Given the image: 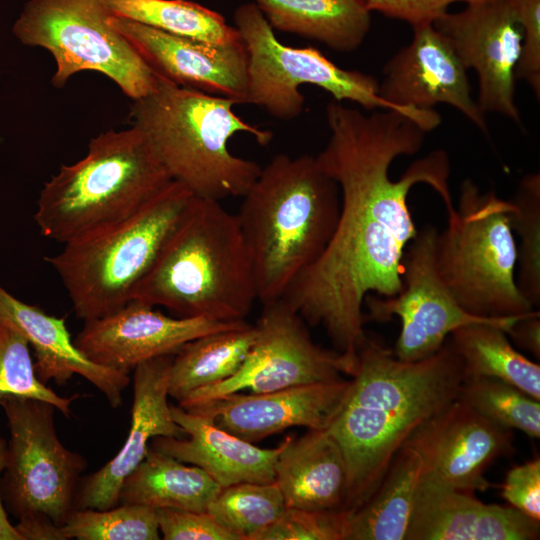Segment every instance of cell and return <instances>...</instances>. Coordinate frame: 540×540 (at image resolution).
<instances>
[{
    "label": "cell",
    "instance_id": "3957f363",
    "mask_svg": "<svg viewBox=\"0 0 540 540\" xmlns=\"http://www.w3.org/2000/svg\"><path fill=\"white\" fill-rule=\"evenodd\" d=\"M236 214L257 300L283 298L322 255L339 218L340 191L316 156L276 154L242 196Z\"/></svg>",
    "mask_w": 540,
    "mask_h": 540
},
{
    "label": "cell",
    "instance_id": "e0dca14e",
    "mask_svg": "<svg viewBox=\"0 0 540 540\" xmlns=\"http://www.w3.org/2000/svg\"><path fill=\"white\" fill-rule=\"evenodd\" d=\"M351 380L288 387L264 393L233 392L182 408L250 443L295 426L327 429L339 412ZM181 407V406H180Z\"/></svg>",
    "mask_w": 540,
    "mask_h": 540
},
{
    "label": "cell",
    "instance_id": "8d00e7d4",
    "mask_svg": "<svg viewBox=\"0 0 540 540\" xmlns=\"http://www.w3.org/2000/svg\"><path fill=\"white\" fill-rule=\"evenodd\" d=\"M523 31L515 79L528 83L540 98V0H511Z\"/></svg>",
    "mask_w": 540,
    "mask_h": 540
},
{
    "label": "cell",
    "instance_id": "cb8c5ba5",
    "mask_svg": "<svg viewBox=\"0 0 540 540\" xmlns=\"http://www.w3.org/2000/svg\"><path fill=\"white\" fill-rule=\"evenodd\" d=\"M275 462V482L285 504L309 511H342L347 494L343 453L326 429L288 436Z\"/></svg>",
    "mask_w": 540,
    "mask_h": 540
},
{
    "label": "cell",
    "instance_id": "5b68a950",
    "mask_svg": "<svg viewBox=\"0 0 540 540\" xmlns=\"http://www.w3.org/2000/svg\"><path fill=\"white\" fill-rule=\"evenodd\" d=\"M154 90L133 100L129 118L150 143L172 180L194 196L221 201L242 197L257 178V162L232 154L228 141L252 135L262 146L269 130L242 120L234 99L180 87L157 76Z\"/></svg>",
    "mask_w": 540,
    "mask_h": 540
},
{
    "label": "cell",
    "instance_id": "7402d4cb",
    "mask_svg": "<svg viewBox=\"0 0 540 540\" xmlns=\"http://www.w3.org/2000/svg\"><path fill=\"white\" fill-rule=\"evenodd\" d=\"M0 318L17 329L34 354V371L44 384L65 385L75 374L95 386L112 408H119L129 374L89 360L75 345L65 319L46 313L7 292L0 285Z\"/></svg>",
    "mask_w": 540,
    "mask_h": 540
},
{
    "label": "cell",
    "instance_id": "6da1fadb",
    "mask_svg": "<svg viewBox=\"0 0 540 540\" xmlns=\"http://www.w3.org/2000/svg\"><path fill=\"white\" fill-rule=\"evenodd\" d=\"M326 119L330 136L316 159L339 187V218L320 258L282 300L309 325L322 326L334 350L357 365L367 337L365 297H392L402 289L404 252L418 231L409 192L428 184L451 212L450 161L437 149L393 180L392 162L423 145L427 132L416 120L397 110L365 115L336 100L328 103Z\"/></svg>",
    "mask_w": 540,
    "mask_h": 540
},
{
    "label": "cell",
    "instance_id": "277c9868",
    "mask_svg": "<svg viewBox=\"0 0 540 540\" xmlns=\"http://www.w3.org/2000/svg\"><path fill=\"white\" fill-rule=\"evenodd\" d=\"M133 299L179 317L244 320L257 292L237 215L193 196Z\"/></svg>",
    "mask_w": 540,
    "mask_h": 540
},
{
    "label": "cell",
    "instance_id": "e575fe53",
    "mask_svg": "<svg viewBox=\"0 0 540 540\" xmlns=\"http://www.w3.org/2000/svg\"><path fill=\"white\" fill-rule=\"evenodd\" d=\"M29 397L53 404L66 418L78 397H62L44 385L36 376L30 346L23 335L0 318V398Z\"/></svg>",
    "mask_w": 540,
    "mask_h": 540
},
{
    "label": "cell",
    "instance_id": "b9f144b4",
    "mask_svg": "<svg viewBox=\"0 0 540 540\" xmlns=\"http://www.w3.org/2000/svg\"><path fill=\"white\" fill-rule=\"evenodd\" d=\"M7 443L0 438V474L3 472L6 460ZM0 540H23L15 526L7 517L0 492Z\"/></svg>",
    "mask_w": 540,
    "mask_h": 540
},
{
    "label": "cell",
    "instance_id": "d6a6232c",
    "mask_svg": "<svg viewBox=\"0 0 540 540\" xmlns=\"http://www.w3.org/2000/svg\"><path fill=\"white\" fill-rule=\"evenodd\" d=\"M458 398L503 428L540 437L539 401L513 385L491 377H466Z\"/></svg>",
    "mask_w": 540,
    "mask_h": 540
},
{
    "label": "cell",
    "instance_id": "30bf717a",
    "mask_svg": "<svg viewBox=\"0 0 540 540\" xmlns=\"http://www.w3.org/2000/svg\"><path fill=\"white\" fill-rule=\"evenodd\" d=\"M234 23L247 53L245 103L263 108L274 118L289 121L299 117L305 104L299 87L308 84L324 89L339 102L352 101L368 110L400 111L427 132L441 124L434 109H403L383 100L373 76L343 69L314 47L282 44L255 3L239 6Z\"/></svg>",
    "mask_w": 540,
    "mask_h": 540
},
{
    "label": "cell",
    "instance_id": "1f68e13d",
    "mask_svg": "<svg viewBox=\"0 0 540 540\" xmlns=\"http://www.w3.org/2000/svg\"><path fill=\"white\" fill-rule=\"evenodd\" d=\"M509 202V223L519 238L516 282L536 309L540 306V174L523 176Z\"/></svg>",
    "mask_w": 540,
    "mask_h": 540
},
{
    "label": "cell",
    "instance_id": "2e32d148",
    "mask_svg": "<svg viewBox=\"0 0 540 540\" xmlns=\"http://www.w3.org/2000/svg\"><path fill=\"white\" fill-rule=\"evenodd\" d=\"M404 444L420 453L424 474L468 493L487 490L488 466L514 451L512 430L486 419L459 398L422 423Z\"/></svg>",
    "mask_w": 540,
    "mask_h": 540
},
{
    "label": "cell",
    "instance_id": "8fae6325",
    "mask_svg": "<svg viewBox=\"0 0 540 540\" xmlns=\"http://www.w3.org/2000/svg\"><path fill=\"white\" fill-rule=\"evenodd\" d=\"M100 0H29L13 27L25 45L55 59L52 85L61 88L80 71L102 73L136 100L150 94L157 77L134 46L111 23Z\"/></svg>",
    "mask_w": 540,
    "mask_h": 540
},
{
    "label": "cell",
    "instance_id": "9a60e30c",
    "mask_svg": "<svg viewBox=\"0 0 540 540\" xmlns=\"http://www.w3.org/2000/svg\"><path fill=\"white\" fill-rule=\"evenodd\" d=\"M245 322L174 318L133 299L108 315L84 321L74 343L92 362L130 374L139 364L175 354L195 338Z\"/></svg>",
    "mask_w": 540,
    "mask_h": 540
},
{
    "label": "cell",
    "instance_id": "ba28073f",
    "mask_svg": "<svg viewBox=\"0 0 540 540\" xmlns=\"http://www.w3.org/2000/svg\"><path fill=\"white\" fill-rule=\"evenodd\" d=\"M509 200L481 192L463 180L458 207L438 233L436 265L458 304L484 318H507L536 310L516 282L517 243L509 223Z\"/></svg>",
    "mask_w": 540,
    "mask_h": 540
},
{
    "label": "cell",
    "instance_id": "44dd1931",
    "mask_svg": "<svg viewBox=\"0 0 540 540\" xmlns=\"http://www.w3.org/2000/svg\"><path fill=\"white\" fill-rule=\"evenodd\" d=\"M540 521L423 474L405 540H536Z\"/></svg>",
    "mask_w": 540,
    "mask_h": 540
},
{
    "label": "cell",
    "instance_id": "60d3db41",
    "mask_svg": "<svg viewBox=\"0 0 540 540\" xmlns=\"http://www.w3.org/2000/svg\"><path fill=\"white\" fill-rule=\"evenodd\" d=\"M517 346L540 358V312L534 310L518 318L506 332Z\"/></svg>",
    "mask_w": 540,
    "mask_h": 540
},
{
    "label": "cell",
    "instance_id": "ab89813d",
    "mask_svg": "<svg viewBox=\"0 0 540 540\" xmlns=\"http://www.w3.org/2000/svg\"><path fill=\"white\" fill-rule=\"evenodd\" d=\"M371 11H378L388 17L400 19L411 25L432 22L447 12L452 3L461 1L479 4L497 0H361Z\"/></svg>",
    "mask_w": 540,
    "mask_h": 540
},
{
    "label": "cell",
    "instance_id": "7c38bea8",
    "mask_svg": "<svg viewBox=\"0 0 540 540\" xmlns=\"http://www.w3.org/2000/svg\"><path fill=\"white\" fill-rule=\"evenodd\" d=\"M257 336L238 372L225 381L197 389L179 401L187 406L229 393H264L353 376L357 365L335 350L317 345L305 321L282 299L263 305Z\"/></svg>",
    "mask_w": 540,
    "mask_h": 540
},
{
    "label": "cell",
    "instance_id": "9c48e42d",
    "mask_svg": "<svg viewBox=\"0 0 540 540\" xmlns=\"http://www.w3.org/2000/svg\"><path fill=\"white\" fill-rule=\"evenodd\" d=\"M0 405L9 429L0 492L15 528L23 540H66L61 527L75 510L87 462L59 440L53 404L4 396Z\"/></svg>",
    "mask_w": 540,
    "mask_h": 540
},
{
    "label": "cell",
    "instance_id": "836d02e7",
    "mask_svg": "<svg viewBox=\"0 0 540 540\" xmlns=\"http://www.w3.org/2000/svg\"><path fill=\"white\" fill-rule=\"evenodd\" d=\"M61 531L66 540L160 539L156 509L137 504H118L104 510H73Z\"/></svg>",
    "mask_w": 540,
    "mask_h": 540
},
{
    "label": "cell",
    "instance_id": "ffe728a7",
    "mask_svg": "<svg viewBox=\"0 0 540 540\" xmlns=\"http://www.w3.org/2000/svg\"><path fill=\"white\" fill-rule=\"evenodd\" d=\"M172 355L145 361L133 370L134 395L126 440L109 462L80 482L75 510H104L117 506L121 485L145 458L150 440L157 436H186L184 429L173 419L168 403Z\"/></svg>",
    "mask_w": 540,
    "mask_h": 540
},
{
    "label": "cell",
    "instance_id": "f546056e",
    "mask_svg": "<svg viewBox=\"0 0 540 540\" xmlns=\"http://www.w3.org/2000/svg\"><path fill=\"white\" fill-rule=\"evenodd\" d=\"M116 17L211 44L242 41L219 13L188 0H100Z\"/></svg>",
    "mask_w": 540,
    "mask_h": 540
},
{
    "label": "cell",
    "instance_id": "5bb4252c",
    "mask_svg": "<svg viewBox=\"0 0 540 540\" xmlns=\"http://www.w3.org/2000/svg\"><path fill=\"white\" fill-rule=\"evenodd\" d=\"M434 28L448 41L466 70L478 77L476 103L485 114L499 113L518 125L515 103V68L523 31L511 0L469 4L457 13L433 20Z\"/></svg>",
    "mask_w": 540,
    "mask_h": 540
},
{
    "label": "cell",
    "instance_id": "8992f818",
    "mask_svg": "<svg viewBox=\"0 0 540 540\" xmlns=\"http://www.w3.org/2000/svg\"><path fill=\"white\" fill-rule=\"evenodd\" d=\"M171 181L138 128L109 130L45 182L34 220L44 237L65 244L128 217Z\"/></svg>",
    "mask_w": 540,
    "mask_h": 540
},
{
    "label": "cell",
    "instance_id": "74e56055",
    "mask_svg": "<svg viewBox=\"0 0 540 540\" xmlns=\"http://www.w3.org/2000/svg\"><path fill=\"white\" fill-rule=\"evenodd\" d=\"M156 514L165 540H238L207 512L160 508Z\"/></svg>",
    "mask_w": 540,
    "mask_h": 540
},
{
    "label": "cell",
    "instance_id": "f1b7e54d",
    "mask_svg": "<svg viewBox=\"0 0 540 540\" xmlns=\"http://www.w3.org/2000/svg\"><path fill=\"white\" fill-rule=\"evenodd\" d=\"M256 336V326L245 322L184 344L172 355L169 396L179 402L197 389L231 378L243 365Z\"/></svg>",
    "mask_w": 540,
    "mask_h": 540
},
{
    "label": "cell",
    "instance_id": "83f0119b",
    "mask_svg": "<svg viewBox=\"0 0 540 540\" xmlns=\"http://www.w3.org/2000/svg\"><path fill=\"white\" fill-rule=\"evenodd\" d=\"M520 317L469 323L448 337L463 363L466 377L495 378L539 401L540 366L517 351L506 333Z\"/></svg>",
    "mask_w": 540,
    "mask_h": 540
},
{
    "label": "cell",
    "instance_id": "d590c367",
    "mask_svg": "<svg viewBox=\"0 0 540 540\" xmlns=\"http://www.w3.org/2000/svg\"><path fill=\"white\" fill-rule=\"evenodd\" d=\"M348 513L287 507L256 540H344Z\"/></svg>",
    "mask_w": 540,
    "mask_h": 540
},
{
    "label": "cell",
    "instance_id": "7a4b0ae2",
    "mask_svg": "<svg viewBox=\"0 0 540 540\" xmlns=\"http://www.w3.org/2000/svg\"><path fill=\"white\" fill-rule=\"evenodd\" d=\"M465 378L449 337L437 352L413 362L366 337L348 394L326 429L347 467L342 511L351 514L366 502L408 437L458 399Z\"/></svg>",
    "mask_w": 540,
    "mask_h": 540
},
{
    "label": "cell",
    "instance_id": "4dcf8cb0",
    "mask_svg": "<svg viewBox=\"0 0 540 540\" xmlns=\"http://www.w3.org/2000/svg\"><path fill=\"white\" fill-rule=\"evenodd\" d=\"M286 508L275 481L265 484L241 482L221 488L206 512L238 540H256Z\"/></svg>",
    "mask_w": 540,
    "mask_h": 540
},
{
    "label": "cell",
    "instance_id": "603a6c76",
    "mask_svg": "<svg viewBox=\"0 0 540 540\" xmlns=\"http://www.w3.org/2000/svg\"><path fill=\"white\" fill-rule=\"evenodd\" d=\"M171 412L186 436H157L151 439L150 448L203 469L221 488L241 482L275 481V462L283 443L262 449L179 405H171Z\"/></svg>",
    "mask_w": 540,
    "mask_h": 540
},
{
    "label": "cell",
    "instance_id": "52a82bcc",
    "mask_svg": "<svg viewBox=\"0 0 540 540\" xmlns=\"http://www.w3.org/2000/svg\"><path fill=\"white\" fill-rule=\"evenodd\" d=\"M193 196L172 180L133 214L44 257L78 318H100L133 300Z\"/></svg>",
    "mask_w": 540,
    "mask_h": 540
},
{
    "label": "cell",
    "instance_id": "4316f807",
    "mask_svg": "<svg viewBox=\"0 0 540 540\" xmlns=\"http://www.w3.org/2000/svg\"><path fill=\"white\" fill-rule=\"evenodd\" d=\"M220 490L203 469L149 447L143 461L124 479L119 504L206 512Z\"/></svg>",
    "mask_w": 540,
    "mask_h": 540
},
{
    "label": "cell",
    "instance_id": "f35d334b",
    "mask_svg": "<svg viewBox=\"0 0 540 540\" xmlns=\"http://www.w3.org/2000/svg\"><path fill=\"white\" fill-rule=\"evenodd\" d=\"M502 497L527 517L540 521V458L512 467L502 485Z\"/></svg>",
    "mask_w": 540,
    "mask_h": 540
},
{
    "label": "cell",
    "instance_id": "484cf974",
    "mask_svg": "<svg viewBox=\"0 0 540 540\" xmlns=\"http://www.w3.org/2000/svg\"><path fill=\"white\" fill-rule=\"evenodd\" d=\"M274 29L297 34L339 52H352L370 29L361 0H255Z\"/></svg>",
    "mask_w": 540,
    "mask_h": 540
},
{
    "label": "cell",
    "instance_id": "d4e9b609",
    "mask_svg": "<svg viewBox=\"0 0 540 540\" xmlns=\"http://www.w3.org/2000/svg\"><path fill=\"white\" fill-rule=\"evenodd\" d=\"M423 474L420 453L403 444L372 495L348 515L344 540H405Z\"/></svg>",
    "mask_w": 540,
    "mask_h": 540
},
{
    "label": "cell",
    "instance_id": "d6986e66",
    "mask_svg": "<svg viewBox=\"0 0 540 540\" xmlns=\"http://www.w3.org/2000/svg\"><path fill=\"white\" fill-rule=\"evenodd\" d=\"M110 21L155 75L180 87L245 103L247 53L243 41L211 44L113 15Z\"/></svg>",
    "mask_w": 540,
    "mask_h": 540
},
{
    "label": "cell",
    "instance_id": "4fadbf2b",
    "mask_svg": "<svg viewBox=\"0 0 540 540\" xmlns=\"http://www.w3.org/2000/svg\"><path fill=\"white\" fill-rule=\"evenodd\" d=\"M438 233L434 225L427 224L406 247L402 289L397 295L368 294L364 300L367 322H386L394 316L400 319L401 331L393 353L402 361L431 356L458 327L500 319L472 315L458 304L437 269Z\"/></svg>",
    "mask_w": 540,
    "mask_h": 540
},
{
    "label": "cell",
    "instance_id": "ac0fdd59",
    "mask_svg": "<svg viewBox=\"0 0 540 540\" xmlns=\"http://www.w3.org/2000/svg\"><path fill=\"white\" fill-rule=\"evenodd\" d=\"M411 42L384 66L379 95L403 109H433L444 103L460 111L483 133L485 114L471 96L467 70L431 22L412 25Z\"/></svg>",
    "mask_w": 540,
    "mask_h": 540
}]
</instances>
